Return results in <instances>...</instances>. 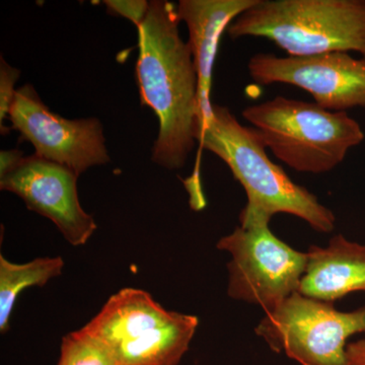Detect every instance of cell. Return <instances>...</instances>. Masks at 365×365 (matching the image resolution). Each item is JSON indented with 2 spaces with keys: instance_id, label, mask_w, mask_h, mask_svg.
Segmentation results:
<instances>
[{
  "instance_id": "10",
  "label": "cell",
  "mask_w": 365,
  "mask_h": 365,
  "mask_svg": "<svg viewBox=\"0 0 365 365\" xmlns=\"http://www.w3.org/2000/svg\"><path fill=\"white\" fill-rule=\"evenodd\" d=\"M78 177L69 168L33 155L0 177V189L16 194L30 210L49 218L72 246H83L97 223L79 202Z\"/></svg>"
},
{
  "instance_id": "2",
  "label": "cell",
  "mask_w": 365,
  "mask_h": 365,
  "mask_svg": "<svg viewBox=\"0 0 365 365\" xmlns=\"http://www.w3.org/2000/svg\"><path fill=\"white\" fill-rule=\"evenodd\" d=\"M196 139L201 148L227 163L244 187L248 203L240 215L242 227L269 223L277 213H287L319 232L327 234L335 227L332 211L274 163L256 129L240 123L227 107L212 105V116Z\"/></svg>"
},
{
  "instance_id": "17",
  "label": "cell",
  "mask_w": 365,
  "mask_h": 365,
  "mask_svg": "<svg viewBox=\"0 0 365 365\" xmlns=\"http://www.w3.org/2000/svg\"><path fill=\"white\" fill-rule=\"evenodd\" d=\"M23 153L19 150H1L0 153V177L13 170L21 160H23Z\"/></svg>"
},
{
  "instance_id": "6",
  "label": "cell",
  "mask_w": 365,
  "mask_h": 365,
  "mask_svg": "<svg viewBox=\"0 0 365 365\" xmlns=\"http://www.w3.org/2000/svg\"><path fill=\"white\" fill-rule=\"evenodd\" d=\"M365 332V306L344 313L332 302L300 294L287 297L266 313L256 328L276 352L302 365H347L346 341Z\"/></svg>"
},
{
  "instance_id": "14",
  "label": "cell",
  "mask_w": 365,
  "mask_h": 365,
  "mask_svg": "<svg viewBox=\"0 0 365 365\" xmlns=\"http://www.w3.org/2000/svg\"><path fill=\"white\" fill-rule=\"evenodd\" d=\"M58 365H117L104 345L85 329L62 339Z\"/></svg>"
},
{
  "instance_id": "9",
  "label": "cell",
  "mask_w": 365,
  "mask_h": 365,
  "mask_svg": "<svg viewBox=\"0 0 365 365\" xmlns=\"http://www.w3.org/2000/svg\"><path fill=\"white\" fill-rule=\"evenodd\" d=\"M9 119L21 140L33 144L36 155L69 168L78 176L110 162L100 120H69L55 114L33 86L16 90Z\"/></svg>"
},
{
  "instance_id": "5",
  "label": "cell",
  "mask_w": 365,
  "mask_h": 365,
  "mask_svg": "<svg viewBox=\"0 0 365 365\" xmlns=\"http://www.w3.org/2000/svg\"><path fill=\"white\" fill-rule=\"evenodd\" d=\"M198 325L196 316L168 311L148 292L123 288L83 329L117 365H178Z\"/></svg>"
},
{
  "instance_id": "1",
  "label": "cell",
  "mask_w": 365,
  "mask_h": 365,
  "mask_svg": "<svg viewBox=\"0 0 365 365\" xmlns=\"http://www.w3.org/2000/svg\"><path fill=\"white\" fill-rule=\"evenodd\" d=\"M180 21L176 4L153 0L137 28L141 104L150 107L160 122L153 160L168 170L185 167L198 128V76L191 48L180 36Z\"/></svg>"
},
{
  "instance_id": "8",
  "label": "cell",
  "mask_w": 365,
  "mask_h": 365,
  "mask_svg": "<svg viewBox=\"0 0 365 365\" xmlns=\"http://www.w3.org/2000/svg\"><path fill=\"white\" fill-rule=\"evenodd\" d=\"M248 71L261 86L284 83L302 88L328 111L365 108V58H354L350 53L304 57L257 53L249 60Z\"/></svg>"
},
{
  "instance_id": "18",
  "label": "cell",
  "mask_w": 365,
  "mask_h": 365,
  "mask_svg": "<svg viewBox=\"0 0 365 365\" xmlns=\"http://www.w3.org/2000/svg\"><path fill=\"white\" fill-rule=\"evenodd\" d=\"M347 365H365V340L350 343L346 348Z\"/></svg>"
},
{
  "instance_id": "16",
  "label": "cell",
  "mask_w": 365,
  "mask_h": 365,
  "mask_svg": "<svg viewBox=\"0 0 365 365\" xmlns=\"http://www.w3.org/2000/svg\"><path fill=\"white\" fill-rule=\"evenodd\" d=\"M103 4L109 13L128 19L136 28L143 24L150 9V1L145 0H105Z\"/></svg>"
},
{
  "instance_id": "7",
  "label": "cell",
  "mask_w": 365,
  "mask_h": 365,
  "mask_svg": "<svg viewBox=\"0 0 365 365\" xmlns=\"http://www.w3.org/2000/svg\"><path fill=\"white\" fill-rule=\"evenodd\" d=\"M217 249L232 255L227 265L232 299L258 304L268 313L299 292L307 254L278 239L269 223L240 225L218 242Z\"/></svg>"
},
{
  "instance_id": "11",
  "label": "cell",
  "mask_w": 365,
  "mask_h": 365,
  "mask_svg": "<svg viewBox=\"0 0 365 365\" xmlns=\"http://www.w3.org/2000/svg\"><path fill=\"white\" fill-rule=\"evenodd\" d=\"M256 0H181L180 21L188 28V44L198 76V128L212 116L210 93L212 72L223 33ZM197 136V134H196Z\"/></svg>"
},
{
  "instance_id": "12",
  "label": "cell",
  "mask_w": 365,
  "mask_h": 365,
  "mask_svg": "<svg viewBox=\"0 0 365 365\" xmlns=\"http://www.w3.org/2000/svg\"><path fill=\"white\" fill-rule=\"evenodd\" d=\"M307 254L300 294L333 302L350 292H365V246L337 235L326 248L312 246Z\"/></svg>"
},
{
  "instance_id": "4",
  "label": "cell",
  "mask_w": 365,
  "mask_h": 365,
  "mask_svg": "<svg viewBox=\"0 0 365 365\" xmlns=\"http://www.w3.org/2000/svg\"><path fill=\"white\" fill-rule=\"evenodd\" d=\"M242 117L278 160L309 174L335 169L365 138L361 126L348 113L281 96L249 106Z\"/></svg>"
},
{
  "instance_id": "15",
  "label": "cell",
  "mask_w": 365,
  "mask_h": 365,
  "mask_svg": "<svg viewBox=\"0 0 365 365\" xmlns=\"http://www.w3.org/2000/svg\"><path fill=\"white\" fill-rule=\"evenodd\" d=\"M21 71L6 63L2 58L0 62V128L2 135L9 134L4 121L9 119V111L13 106L16 90L14 85L20 76Z\"/></svg>"
},
{
  "instance_id": "3",
  "label": "cell",
  "mask_w": 365,
  "mask_h": 365,
  "mask_svg": "<svg viewBox=\"0 0 365 365\" xmlns=\"http://www.w3.org/2000/svg\"><path fill=\"white\" fill-rule=\"evenodd\" d=\"M227 33L266 38L289 56L356 52L365 58V0H256Z\"/></svg>"
},
{
  "instance_id": "13",
  "label": "cell",
  "mask_w": 365,
  "mask_h": 365,
  "mask_svg": "<svg viewBox=\"0 0 365 365\" xmlns=\"http://www.w3.org/2000/svg\"><path fill=\"white\" fill-rule=\"evenodd\" d=\"M61 257H43L26 264L11 263L0 256V331L6 333L9 319L19 295L32 287H44L52 278L61 275Z\"/></svg>"
}]
</instances>
